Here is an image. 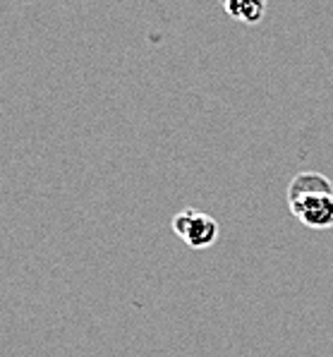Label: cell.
<instances>
[{
  "instance_id": "cell-2",
  "label": "cell",
  "mask_w": 333,
  "mask_h": 357,
  "mask_svg": "<svg viewBox=\"0 0 333 357\" xmlns=\"http://www.w3.org/2000/svg\"><path fill=\"white\" fill-rule=\"evenodd\" d=\"M293 216L300 223L314 230L333 228V192H321V195H309L302 199L288 202Z\"/></svg>"
},
{
  "instance_id": "cell-4",
  "label": "cell",
  "mask_w": 333,
  "mask_h": 357,
  "mask_svg": "<svg viewBox=\"0 0 333 357\" xmlns=\"http://www.w3.org/2000/svg\"><path fill=\"white\" fill-rule=\"evenodd\" d=\"M223 8L233 20L245 22V24H256L266 13V3H259V0H228Z\"/></svg>"
},
{
  "instance_id": "cell-3",
  "label": "cell",
  "mask_w": 333,
  "mask_h": 357,
  "mask_svg": "<svg viewBox=\"0 0 333 357\" xmlns=\"http://www.w3.org/2000/svg\"><path fill=\"white\" fill-rule=\"evenodd\" d=\"M321 192H333L331 180L316 170H302V173H295L291 185H288V202L302 199L309 195H321Z\"/></svg>"
},
{
  "instance_id": "cell-1",
  "label": "cell",
  "mask_w": 333,
  "mask_h": 357,
  "mask_svg": "<svg viewBox=\"0 0 333 357\" xmlns=\"http://www.w3.org/2000/svg\"><path fill=\"white\" fill-rule=\"evenodd\" d=\"M218 221L199 208H183L173 216V233L192 250H206L218 240Z\"/></svg>"
}]
</instances>
